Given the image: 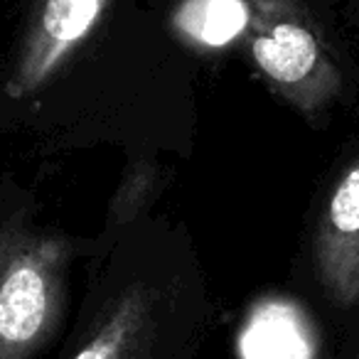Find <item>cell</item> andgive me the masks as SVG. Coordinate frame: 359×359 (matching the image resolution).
Listing matches in <instances>:
<instances>
[{
	"mask_svg": "<svg viewBox=\"0 0 359 359\" xmlns=\"http://www.w3.org/2000/svg\"><path fill=\"white\" fill-rule=\"evenodd\" d=\"M67 246L6 226L0 234V359H30L62 315Z\"/></svg>",
	"mask_w": 359,
	"mask_h": 359,
	"instance_id": "cell-1",
	"label": "cell"
},
{
	"mask_svg": "<svg viewBox=\"0 0 359 359\" xmlns=\"http://www.w3.org/2000/svg\"><path fill=\"white\" fill-rule=\"evenodd\" d=\"M249 47L264 76L295 106L315 111L339 91V72L298 0H254Z\"/></svg>",
	"mask_w": 359,
	"mask_h": 359,
	"instance_id": "cell-2",
	"label": "cell"
},
{
	"mask_svg": "<svg viewBox=\"0 0 359 359\" xmlns=\"http://www.w3.org/2000/svg\"><path fill=\"white\" fill-rule=\"evenodd\" d=\"M106 6L109 0H35L8 79V96L22 99L40 89L91 35Z\"/></svg>",
	"mask_w": 359,
	"mask_h": 359,
	"instance_id": "cell-3",
	"label": "cell"
},
{
	"mask_svg": "<svg viewBox=\"0 0 359 359\" xmlns=\"http://www.w3.org/2000/svg\"><path fill=\"white\" fill-rule=\"evenodd\" d=\"M318 273L332 300L359 303V165L337 182L315 239Z\"/></svg>",
	"mask_w": 359,
	"mask_h": 359,
	"instance_id": "cell-4",
	"label": "cell"
},
{
	"mask_svg": "<svg viewBox=\"0 0 359 359\" xmlns=\"http://www.w3.org/2000/svg\"><path fill=\"white\" fill-rule=\"evenodd\" d=\"M313 334L298 308L280 300L261 303L241 330V359H310Z\"/></svg>",
	"mask_w": 359,
	"mask_h": 359,
	"instance_id": "cell-5",
	"label": "cell"
},
{
	"mask_svg": "<svg viewBox=\"0 0 359 359\" xmlns=\"http://www.w3.org/2000/svg\"><path fill=\"white\" fill-rule=\"evenodd\" d=\"M251 8L246 0H185L172 18V27L197 47H226L249 30Z\"/></svg>",
	"mask_w": 359,
	"mask_h": 359,
	"instance_id": "cell-6",
	"label": "cell"
},
{
	"mask_svg": "<svg viewBox=\"0 0 359 359\" xmlns=\"http://www.w3.org/2000/svg\"><path fill=\"white\" fill-rule=\"evenodd\" d=\"M148 300L138 288L126 293L96 334L76 352L74 359H128L143 334Z\"/></svg>",
	"mask_w": 359,
	"mask_h": 359,
	"instance_id": "cell-7",
	"label": "cell"
}]
</instances>
